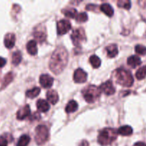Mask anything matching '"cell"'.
Returning <instances> with one entry per match:
<instances>
[{
    "label": "cell",
    "mask_w": 146,
    "mask_h": 146,
    "mask_svg": "<svg viewBox=\"0 0 146 146\" xmlns=\"http://www.w3.org/2000/svg\"><path fill=\"white\" fill-rule=\"evenodd\" d=\"M45 29L44 28H40V26L38 29L36 28L34 31V36L38 42L41 43L44 41L46 38V34Z\"/></svg>",
    "instance_id": "obj_13"
},
{
    "label": "cell",
    "mask_w": 146,
    "mask_h": 146,
    "mask_svg": "<svg viewBox=\"0 0 146 146\" xmlns=\"http://www.w3.org/2000/svg\"><path fill=\"white\" fill-rule=\"evenodd\" d=\"M117 4H118V7L124 8L125 9H130L131 7V2L128 0H120Z\"/></svg>",
    "instance_id": "obj_29"
},
{
    "label": "cell",
    "mask_w": 146,
    "mask_h": 146,
    "mask_svg": "<svg viewBox=\"0 0 146 146\" xmlns=\"http://www.w3.org/2000/svg\"><path fill=\"white\" fill-rule=\"evenodd\" d=\"M71 28V24L66 19H61L57 23V33L58 35H64L66 34Z\"/></svg>",
    "instance_id": "obj_7"
},
{
    "label": "cell",
    "mask_w": 146,
    "mask_h": 146,
    "mask_svg": "<svg viewBox=\"0 0 146 146\" xmlns=\"http://www.w3.org/2000/svg\"><path fill=\"white\" fill-rule=\"evenodd\" d=\"M27 49L30 55H36L38 52L36 41H34V40H31V41H29L27 44Z\"/></svg>",
    "instance_id": "obj_15"
},
{
    "label": "cell",
    "mask_w": 146,
    "mask_h": 146,
    "mask_svg": "<svg viewBox=\"0 0 146 146\" xmlns=\"http://www.w3.org/2000/svg\"><path fill=\"white\" fill-rule=\"evenodd\" d=\"M135 51L137 54H140V55H145L146 54V47L143 45L138 44V45L135 46Z\"/></svg>",
    "instance_id": "obj_31"
},
{
    "label": "cell",
    "mask_w": 146,
    "mask_h": 146,
    "mask_svg": "<svg viewBox=\"0 0 146 146\" xmlns=\"http://www.w3.org/2000/svg\"><path fill=\"white\" fill-rule=\"evenodd\" d=\"M118 132L115 128H106L100 131L98 136V142L101 145H108L115 141Z\"/></svg>",
    "instance_id": "obj_3"
},
{
    "label": "cell",
    "mask_w": 146,
    "mask_h": 146,
    "mask_svg": "<svg viewBox=\"0 0 146 146\" xmlns=\"http://www.w3.org/2000/svg\"><path fill=\"white\" fill-rule=\"evenodd\" d=\"M16 42V36L13 33H8L4 36V46L7 48H11L14 46Z\"/></svg>",
    "instance_id": "obj_11"
},
{
    "label": "cell",
    "mask_w": 146,
    "mask_h": 146,
    "mask_svg": "<svg viewBox=\"0 0 146 146\" xmlns=\"http://www.w3.org/2000/svg\"><path fill=\"white\" fill-rule=\"evenodd\" d=\"M31 110L29 105H25L22 108H20L17 113V118L19 120H24L27 117L29 116Z\"/></svg>",
    "instance_id": "obj_12"
},
{
    "label": "cell",
    "mask_w": 146,
    "mask_h": 146,
    "mask_svg": "<svg viewBox=\"0 0 146 146\" xmlns=\"http://www.w3.org/2000/svg\"><path fill=\"white\" fill-rule=\"evenodd\" d=\"M133 146H146V144L145 143L143 142H138L135 144Z\"/></svg>",
    "instance_id": "obj_35"
},
{
    "label": "cell",
    "mask_w": 146,
    "mask_h": 146,
    "mask_svg": "<svg viewBox=\"0 0 146 146\" xmlns=\"http://www.w3.org/2000/svg\"><path fill=\"white\" fill-rule=\"evenodd\" d=\"M13 78H14V75H13L12 72H9L4 76V79H3L2 84H1V89H4V88L7 86L12 81Z\"/></svg>",
    "instance_id": "obj_23"
},
{
    "label": "cell",
    "mask_w": 146,
    "mask_h": 146,
    "mask_svg": "<svg viewBox=\"0 0 146 146\" xmlns=\"http://www.w3.org/2000/svg\"><path fill=\"white\" fill-rule=\"evenodd\" d=\"M115 81L117 84L122 86L131 87L133 84V77L128 70L125 68H118L114 72Z\"/></svg>",
    "instance_id": "obj_2"
},
{
    "label": "cell",
    "mask_w": 146,
    "mask_h": 146,
    "mask_svg": "<svg viewBox=\"0 0 146 146\" xmlns=\"http://www.w3.org/2000/svg\"><path fill=\"white\" fill-rule=\"evenodd\" d=\"M8 140L6 137L0 136V146H7Z\"/></svg>",
    "instance_id": "obj_32"
},
{
    "label": "cell",
    "mask_w": 146,
    "mask_h": 146,
    "mask_svg": "<svg viewBox=\"0 0 146 146\" xmlns=\"http://www.w3.org/2000/svg\"><path fill=\"white\" fill-rule=\"evenodd\" d=\"M87 79V74L81 68H78L75 71L74 74V80L76 83L82 84L86 82Z\"/></svg>",
    "instance_id": "obj_9"
},
{
    "label": "cell",
    "mask_w": 146,
    "mask_h": 146,
    "mask_svg": "<svg viewBox=\"0 0 146 146\" xmlns=\"http://www.w3.org/2000/svg\"><path fill=\"white\" fill-rule=\"evenodd\" d=\"M82 94L84 99L87 103L93 104L100 98L101 91L99 87L94 85H89L82 90Z\"/></svg>",
    "instance_id": "obj_4"
},
{
    "label": "cell",
    "mask_w": 146,
    "mask_h": 146,
    "mask_svg": "<svg viewBox=\"0 0 146 146\" xmlns=\"http://www.w3.org/2000/svg\"><path fill=\"white\" fill-rule=\"evenodd\" d=\"M30 137L27 135H23L20 137L18 143H17V146H27L30 142Z\"/></svg>",
    "instance_id": "obj_27"
},
{
    "label": "cell",
    "mask_w": 146,
    "mask_h": 146,
    "mask_svg": "<svg viewBox=\"0 0 146 146\" xmlns=\"http://www.w3.org/2000/svg\"><path fill=\"white\" fill-rule=\"evenodd\" d=\"M39 83L41 86L45 88H50L54 84V78L48 74H43L39 78Z\"/></svg>",
    "instance_id": "obj_10"
},
{
    "label": "cell",
    "mask_w": 146,
    "mask_h": 146,
    "mask_svg": "<svg viewBox=\"0 0 146 146\" xmlns=\"http://www.w3.org/2000/svg\"><path fill=\"white\" fill-rule=\"evenodd\" d=\"M89 61L91 63V66L94 67V68H99L101 64V61L97 56L92 55L89 58Z\"/></svg>",
    "instance_id": "obj_25"
},
{
    "label": "cell",
    "mask_w": 146,
    "mask_h": 146,
    "mask_svg": "<svg viewBox=\"0 0 146 146\" xmlns=\"http://www.w3.org/2000/svg\"><path fill=\"white\" fill-rule=\"evenodd\" d=\"M22 57H21V54L20 51H15L12 54V64L14 66H17L21 63Z\"/></svg>",
    "instance_id": "obj_26"
},
{
    "label": "cell",
    "mask_w": 146,
    "mask_h": 146,
    "mask_svg": "<svg viewBox=\"0 0 146 146\" xmlns=\"http://www.w3.org/2000/svg\"><path fill=\"white\" fill-rule=\"evenodd\" d=\"M127 63H128V65L130 66L132 68H136L137 66H138L139 65L141 64V59L140 58V57H138V56H131L127 60Z\"/></svg>",
    "instance_id": "obj_17"
},
{
    "label": "cell",
    "mask_w": 146,
    "mask_h": 146,
    "mask_svg": "<svg viewBox=\"0 0 146 146\" xmlns=\"http://www.w3.org/2000/svg\"><path fill=\"white\" fill-rule=\"evenodd\" d=\"M63 14L65 15V17H68L71 19H75L77 16V11L74 8H66L62 10Z\"/></svg>",
    "instance_id": "obj_22"
},
{
    "label": "cell",
    "mask_w": 146,
    "mask_h": 146,
    "mask_svg": "<svg viewBox=\"0 0 146 146\" xmlns=\"http://www.w3.org/2000/svg\"><path fill=\"white\" fill-rule=\"evenodd\" d=\"M79 146H89V144H88L87 141H82L81 143H80Z\"/></svg>",
    "instance_id": "obj_34"
},
{
    "label": "cell",
    "mask_w": 146,
    "mask_h": 146,
    "mask_svg": "<svg viewBox=\"0 0 146 146\" xmlns=\"http://www.w3.org/2000/svg\"><path fill=\"white\" fill-rule=\"evenodd\" d=\"M100 9L108 17H111L113 15V8L108 3H104V4H101V7H100Z\"/></svg>",
    "instance_id": "obj_16"
},
{
    "label": "cell",
    "mask_w": 146,
    "mask_h": 146,
    "mask_svg": "<svg viewBox=\"0 0 146 146\" xmlns=\"http://www.w3.org/2000/svg\"><path fill=\"white\" fill-rule=\"evenodd\" d=\"M117 132H118V134L123 135V136H129L133 133V128L129 125H123L118 128Z\"/></svg>",
    "instance_id": "obj_20"
},
{
    "label": "cell",
    "mask_w": 146,
    "mask_h": 146,
    "mask_svg": "<svg viewBox=\"0 0 146 146\" xmlns=\"http://www.w3.org/2000/svg\"><path fill=\"white\" fill-rule=\"evenodd\" d=\"M107 56L109 58H114L118 54V50L117 46L115 44H111L106 48Z\"/></svg>",
    "instance_id": "obj_18"
},
{
    "label": "cell",
    "mask_w": 146,
    "mask_h": 146,
    "mask_svg": "<svg viewBox=\"0 0 146 146\" xmlns=\"http://www.w3.org/2000/svg\"><path fill=\"white\" fill-rule=\"evenodd\" d=\"M99 88L101 89V92H104L107 96H111L115 92V89L111 81H107L103 83Z\"/></svg>",
    "instance_id": "obj_8"
},
{
    "label": "cell",
    "mask_w": 146,
    "mask_h": 146,
    "mask_svg": "<svg viewBox=\"0 0 146 146\" xmlns=\"http://www.w3.org/2000/svg\"><path fill=\"white\" fill-rule=\"evenodd\" d=\"M6 64V60L2 57H0V68L4 66Z\"/></svg>",
    "instance_id": "obj_33"
},
{
    "label": "cell",
    "mask_w": 146,
    "mask_h": 146,
    "mask_svg": "<svg viewBox=\"0 0 146 146\" xmlns=\"http://www.w3.org/2000/svg\"><path fill=\"white\" fill-rule=\"evenodd\" d=\"M71 38L73 44L76 46H81V43L84 42L86 39L85 31L82 28L76 29L74 30L71 35Z\"/></svg>",
    "instance_id": "obj_6"
},
{
    "label": "cell",
    "mask_w": 146,
    "mask_h": 146,
    "mask_svg": "<svg viewBox=\"0 0 146 146\" xmlns=\"http://www.w3.org/2000/svg\"><path fill=\"white\" fill-rule=\"evenodd\" d=\"M78 105L76 101L72 100V101H70L68 103V104L66 106L65 111L67 113H74L76 111L77 109H78Z\"/></svg>",
    "instance_id": "obj_21"
},
{
    "label": "cell",
    "mask_w": 146,
    "mask_h": 146,
    "mask_svg": "<svg viewBox=\"0 0 146 146\" xmlns=\"http://www.w3.org/2000/svg\"><path fill=\"white\" fill-rule=\"evenodd\" d=\"M135 76L138 80H142L146 77V66L140 68L138 71H136Z\"/></svg>",
    "instance_id": "obj_28"
},
{
    "label": "cell",
    "mask_w": 146,
    "mask_h": 146,
    "mask_svg": "<svg viewBox=\"0 0 146 146\" xmlns=\"http://www.w3.org/2000/svg\"><path fill=\"white\" fill-rule=\"evenodd\" d=\"M46 98L48 101L54 105L58 101V95L54 90H50L46 93Z\"/></svg>",
    "instance_id": "obj_19"
},
{
    "label": "cell",
    "mask_w": 146,
    "mask_h": 146,
    "mask_svg": "<svg viewBox=\"0 0 146 146\" xmlns=\"http://www.w3.org/2000/svg\"><path fill=\"white\" fill-rule=\"evenodd\" d=\"M40 91H41V89L38 87H34V88H31V89L28 90L26 92V96L29 98H36L40 94Z\"/></svg>",
    "instance_id": "obj_24"
},
{
    "label": "cell",
    "mask_w": 146,
    "mask_h": 146,
    "mask_svg": "<svg viewBox=\"0 0 146 146\" xmlns=\"http://www.w3.org/2000/svg\"><path fill=\"white\" fill-rule=\"evenodd\" d=\"M36 107L40 112L46 113L49 110L50 106L46 101L44 99H39L36 102Z\"/></svg>",
    "instance_id": "obj_14"
},
{
    "label": "cell",
    "mask_w": 146,
    "mask_h": 146,
    "mask_svg": "<svg viewBox=\"0 0 146 146\" xmlns=\"http://www.w3.org/2000/svg\"><path fill=\"white\" fill-rule=\"evenodd\" d=\"M75 19L76 20V21H78V22H85V21H86L87 20H88V15H87L86 13L85 12L80 13V14H77Z\"/></svg>",
    "instance_id": "obj_30"
},
{
    "label": "cell",
    "mask_w": 146,
    "mask_h": 146,
    "mask_svg": "<svg viewBox=\"0 0 146 146\" xmlns=\"http://www.w3.org/2000/svg\"><path fill=\"white\" fill-rule=\"evenodd\" d=\"M49 137V132L46 125H40L35 129V141L38 145H42L47 141Z\"/></svg>",
    "instance_id": "obj_5"
},
{
    "label": "cell",
    "mask_w": 146,
    "mask_h": 146,
    "mask_svg": "<svg viewBox=\"0 0 146 146\" xmlns=\"http://www.w3.org/2000/svg\"><path fill=\"white\" fill-rule=\"evenodd\" d=\"M68 54L64 46L57 47L54 51L49 61V68L55 74H59L66 66Z\"/></svg>",
    "instance_id": "obj_1"
}]
</instances>
